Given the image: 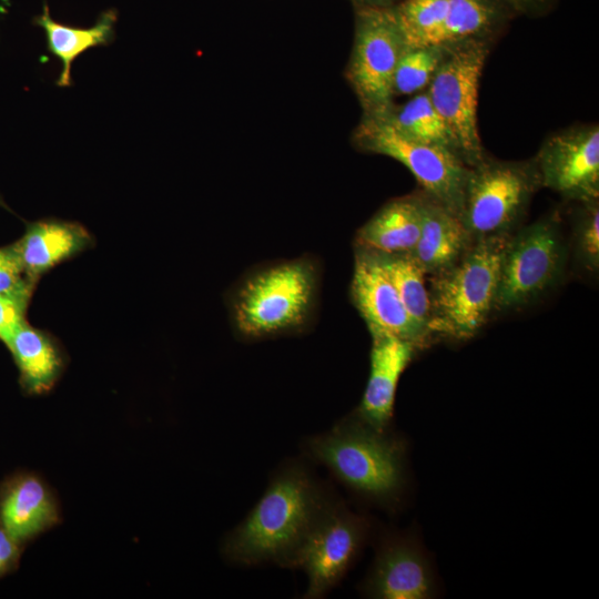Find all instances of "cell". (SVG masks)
Here are the masks:
<instances>
[{"label": "cell", "mask_w": 599, "mask_h": 599, "mask_svg": "<svg viewBox=\"0 0 599 599\" xmlns=\"http://www.w3.org/2000/svg\"><path fill=\"white\" fill-rule=\"evenodd\" d=\"M116 19V11L109 9L99 16L92 27H71L52 19L47 1L43 0V13L35 17L33 23L43 29L48 52L61 61V72L55 81L59 88L72 85V62L82 53L113 42Z\"/></svg>", "instance_id": "20"}, {"label": "cell", "mask_w": 599, "mask_h": 599, "mask_svg": "<svg viewBox=\"0 0 599 599\" xmlns=\"http://www.w3.org/2000/svg\"><path fill=\"white\" fill-rule=\"evenodd\" d=\"M373 253L395 287L408 314L430 334L428 328L430 302L425 273L409 254Z\"/></svg>", "instance_id": "21"}, {"label": "cell", "mask_w": 599, "mask_h": 599, "mask_svg": "<svg viewBox=\"0 0 599 599\" xmlns=\"http://www.w3.org/2000/svg\"><path fill=\"white\" fill-rule=\"evenodd\" d=\"M14 244L26 273L38 282L57 264L89 248L93 238L80 223L47 219L29 223Z\"/></svg>", "instance_id": "17"}, {"label": "cell", "mask_w": 599, "mask_h": 599, "mask_svg": "<svg viewBox=\"0 0 599 599\" xmlns=\"http://www.w3.org/2000/svg\"><path fill=\"white\" fill-rule=\"evenodd\" d=\"M433 588L425 558L407 541L385 545L365 583L366 593L380 599H425L432 597Z\"/></svg>", "instance_id": "16"}, {"label": "cell", "mask_w": 599, "mask_h": 599, "mask_svg": "<svg viewBox=\"0 0 599 599\" xmlns=\"http://www.w3.org/2000/svg\"><path fill=\"white\" fill-rule=\"evenodd\" d=\"M420 203L419 238L409 253L426 276L454 265L473 243L460 217L443 204L418 191Z\"/></svg>", "instance_id": "15"}, {"label": "cell", "mask_w": 599, "mask_h": 599, "mask_svg": "<svg viewBox=\"0 0 599 599\" xmlns=\"http://www.w3.org/2000/svg\"><path fill=\"white\" fill-rule=\"evenodd\" d=\"M354 145L389 156L414 175L422 191L460 215L469 171L451 150L416 140L380 115H364L353 133Z\"/></svg>", "instance_id": "8"}, {"label": "cell", "mask_w": 599, "mask_h": 599, "mask_svg": "<svg viewBox=\"0 0 599 599\" xmlns=\"http://www.w3.org/2000/svg\"><path fill=\"white\" fill-rule=\"evenodd\" d=\"M328 508L308 473L290 467L272 480L248 516L227 536L223 552L244 565L270 560L291 566Z\"/></svg>", "instance_id": "1"}, {"label": "cell", "mask_w": 599, "mask_h": 599, "mask_svg": "<svg viewBox=\"0 0 599 599\" xmlns=\"http://www.w3.org/2000/svg\"><path fill=\"white\" fill-rule=\"evenodd\" d=\"M59 500L39 475L23 471L0 485V525L20 544L61 522Z\"/></svg>", "instance_id": "13"}, {"label": "cell", "mask_w": 599, "mask_h": 599, "mask_svg": "<svg viewBox=\"0 0 599 599\" xmlns=\"http://www.w3.org/2000/svg\"><path fill=\"white\" fill-rule=\"evenodd\" d=\"M29 303L0 295V339H6L24 322V313Z\"/></svg>", "instance_id": "28"}, {"label": "cell", "mask_w": 599, "mask_h": 599, "mask_svg": "<svg viewBox=\"0 0 599 599\" xmlns=\"http://www.w3.org/2000/svg\"><path fill=\"white\" fill-rule=\"evenodd\" d=\"M445 52V47L409 48L403 54L394 75V95H407L428 87Z\"/></svg>", "instance_id": "25"}, {"label": "cell", "mask_w": 599, "mask_h": 599, "mask_svg": "<svg viewBox=\"0 0 599 599\" xmlns=\"http://www.w3.org/2000/svg\"><path fill=\"white\" fill-rule=\"evenodd\" d=\"M0 205H1V206H4V205H6L1 196H0Z\"/></svg>", "instance_id": "32"}, {"label": "cell", "mask_w": 599, "mask_h": 599, "mask_svg": "<svg viewBox=\"0 0 599 599\" xmlns=\"http://www.w3.org/2000/svg\"><path fill=\"white\" fill-rule=\"evenodd\" d=\"M542 187L568 201L599 200V129L581 125L548 138L535 156Z\"/></svg>", "instance_id": "10"}, {"label": "cell", "mask_w": 599, "mask_h": 599, "mask_svg": "<svg viewBox=\"0 0 599 599\" xmlns=\"http://www.w3.org/2000/svg\"><path fill=\"white\" fill-rule=\"evenodd\" d=\"M22 547L23 546L0 525V578L17 569Z\"/></svg>", "instance_id": "29"}, {"label": "cell", "mask_w": 599, "mask_h": 599, "mask_svg": "<svg viewBox=\"0 0 599 599\" xmlns=\"http://www.w3.org/2000/svg\"><path fill=\"white\" fill-rule=\"evenodd\" d=\"M497 17L498 10L491 0H449L437 45L484 38L497 22Z\"/></svg>", "instance_id": "24"}, {"label": "cell", "mask_w": 599, "mask_h": 599, "mask_svg": "<svg viewBox=\"0 0 599 599\" xmlns=\"http://www.w3.org/2000/svg\"><path fill=\"white\" fill-rule=\"evenodd\" d=\"M2 342L19 369L22 389L30 395L50 392L65 366L64 355L53 337L24 321Z\"/></svg>", "instance_id": "19"}, {"label": "cell", "mask_w": 599, "mask_h": 599, "mask_svg": "<svg viewBox=\"0 0 599 599\" xmlns=\"http://www.w3.org/2000/svg\"><path fill=\"white\" fill-rule=\"evenodd\" d=\"M572 224L575 264L589 274L599 270V200L580 203Z\"/></svg>", "instance_id": "26"}, {"label": "cell", "mask_w": 599, "mask_h": 599, "mask_svg": "<svg viewBox=\"0 0 599 599\" xmlns=\"http://www.w3.org/2000/svg\"><path fill=\"white\" fill-rule=\"evenodd\" d=\"M361 1L369 2L370 4L368 6H379L378 2H383L385 0H361Z\"/></svg>", "instance_id": "31"}, {"label": "cell", "mask_w": 599, "mask_h": 599, "mask_svg": "<svg viewBox=\"0 0 599 599\" xmlns=\"http://www.w3.org/2000/svg\"><path fill=\"white\" fill-rule=\"evenodd\" d=\"M509 1H511L515 6H518V7H521V8H527V7H531V6L541 4L542 2H545L547 0H509Z\"/></svg>", "instance_id": "30"}, {"label": "cell", "mask_w": 599, "mask_h": 599, "mask_svg": "<svg viewBox=\"0 0 599 599\" xmlns=\"http://www.w3.org/2000/svg\"><path fill=\"white\" fill-rule=\"evenodd\" d=\"M540 187L535 158L501 161L485 155L470 166L459 217L473 242L512 234Z\"/></svg>", "instance_id": "4"}, {"label": "cell", "mask_w": 599, "mask_h": 599, "mask_svg": "<svg viewBox=\"0 0 599 599\" xmlns=\"http://www.w3.org/2000/svg\"><path fill=\"white\" fill-rule=\"evenodd\" d=\"M35 284L26 273L16 244L0 247V295L29 303Z\"/></svg>", "instance_id": "27"}, {"label": "cell", "mask_w": 599, "mask_h": 599, "mask_svg": "<svg viewBox=\"0 0 599 599\" xmlns=\"http://www.w3.org/2000/svg\"><path fill=\"white\" fill-rule=\"evenodd\" d=\"M418 351L413 343L397 337L372 336L369 376L355 419L385 432L393 416L399 378Z\"/></svg>", "instance_id": "14"}, {"label": "cell", "mask_w": 599, "mask_h": 599, "mask_svg": "<svg viewBox=\"0 0 599 599\" xmlns=\"http://www.w3.org/2000/svg\"><path fill=\"white\" fill-rule=\"evenodd\" d=\"M407 49L393 7L364 6L357 11L346 79L364 115H383L394 104V75Z\"/></svg>", "instance_id": "9"}, {"label": "cell", "mask_w": 599, "mask_h": 599, "mask_svg": "<svg viewBox=\"0 0 599 599\" xmlns=\"http://www.w3.org/2000/svg\"><path fill=\"white\" fill-rule=\"evenodd\" d=\"M380 116L416 140L440 145L454 152L446 126L426 92L416 94L402 105L393 104Z\"/></svg>", "instance_id": "22"}, {"label": "cell", "mask_w": 599, "mask_h": 599, "mask_svg": "<svg viewBox=\"0 0 599 599\" xmlns=\"http://www.w3.org/2000/svg\"><path fill=\"white\" fill-rule=\"evenodd\" d=\"M567 246L557 214L517 229L505 247L495 302L496 312L531 304L561 280Z\"/></svg>", "instance_id": "7"}, {"label": "cell", "mask_w": 599, "mask_h": 599, "mask_svg": "<svg viewBox=\"0 0 599 599\" xmlns=\"http://www.w3.org/2000/svg\"><path fill=\"white\" fill-rule=\"evenodd\" d=\"M308 448L316 460L364 496L389 501L403 486L399 444L357 419L311 439Z\"/></svg>", "instance_id": "5"}, {"label": "cell", "mask_w": 599, "mask_h": 599, "mask_svg": "<svg viewBox=\"0 0 599 599\" xmlns=\"http://www.w3.org/2000/svg\"><path fill=\"white\" fill-rule=\"evenodd\" d=\"M364 536L361 518L344 509L326 510L291 564L307 573L305 598H319L341 580L358 554Z\"/></svg>", "instance_id": "11"}, {"label": "cell", "mask_w": 599, "mask_h": 599, "mask_svg": "<svg viewBox=\"0 0 599 599\" xmlns=\"http://www.w3.org/2000/svg\"><path fill=\"white\" fill-rule=\"evenodd\" d=\"M488 52L485 38L445 47L426 92L446 126L454 152L469 167L486 155L478 132L477 102Z\"/></svg>", "instance_id": "6"}, {"label": "cell", "mask_w": 599, "mask_h": 599, "mask_svg": "<svg viewBox=\"0 0 599 599\" xmlns=\"http://www.w3.org/2000/svg\"><path fill=\"white\" fill-rule=\"evenodd\" d=\"M349 295L370 336L397 337L419 349L433 341L408 314L374 253L368 250L355 247Z\"/></svg>", "instance_id": "12"}, {"label": "cell", "mask_w": 599, "mask_h": 599, "mask_svg": "<svg viewBox=\"0 0 599 599\" xmlns=\"http://www.w3.org/2000/svg\"><path fill=\"white\" fill-rule=\"evenodd\" d=\"M418 192L382 206L355 235V247L386 254H409L420 233Z\"/></svg>", "instance_id": "18"}, {"label": "cell", "mask_w": 599, "mask_h": 599, "mask_svg": "<svg viewBox=\"0 0 599 599\" xmlns=\"http://www.w3.org/2000/svg\"><path fill=\"white\" fill-rule=\"evenodd\" d=\"M510 235L476 240L449 268L429 277V332L467 341L495 313L501 257Z\"/></svg>", "instance_id": "2"}, {"label": "cell", "mask_w": 599, "mask_h": 599, "mask_svg": "<svg viewBox=\"0 0 599 599\" xmlns=\"http://www.w3.org/2000/svg\"><path fill=\"white\" fill-rule=\"evenodd\" d=\"M449 0H405L393 7L407 48L437 45Z\"/></svg>", "instance_id": "23"}, {"label": "cell", "mask_w": 599, "mask_h": 599, "mask_svg": "<svg viewBox=\"0 0 599 599\" xmlns=\"http://www.w3.org/2000/svg\"><path fill=\"white\" fill-rule=\"evenodd\" d=\"M317 286L316 265L305 257L252 274L233 298L237 332L247 338H264L297 329L312 314Z\"/></svg>", "instance_id": "3"}]
</instances>
